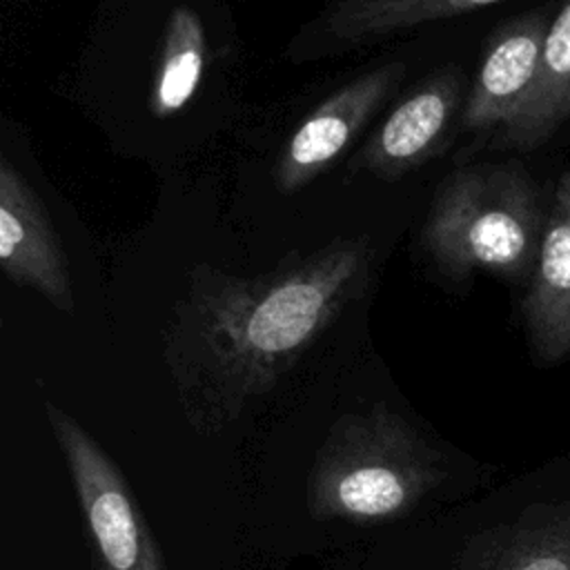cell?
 Masks as SVG:
<instances>
[{"instance_id":"6da1fadb","label":"cell","mask_w":570,"mask_h":570,"mask_svg":"<svg viewBox=\"0 0 570 570\" xmlns=\"http://www.w3.org/2000/svg\"><path fill=\"white\" fill-rule=\"evenodd\" d=\"M370 263L361 236L334 238L256 276L194 265L163 347L187 423L203 434L220 432L272 392L365 292Z\"/></svg>"},{"instance_id":"30bf717a","label":"cell","mask_w":570,"mask_h":570,"mask_svg":"<svg viewBox=\"0 0 570 570\" xmlns=\"http://www.w3.org/2000/svg\"><path fill=\"white\" fill-rule=\"evenodd\" d=\"M452 570H570V499L474 534Z\"/></svg>"},{"instance_id":"7a4b0ae2","label":"cell","mask_w":570,"mask_h":570,"mask_svg":"<svg viewBox=\"0 0 570 570\" xmlns=\"http://www.w3.org/2000/svg\"><path fill=\"white\" fill-rule=\"evenodd\" d=\"M443 479V454L399 412L376 403L332 423L307 476V512L354 525L396 521Z\"/></svg>"},{"instance_id":"7c38bea8","label":"cell","mask_w":570,"mask_h":570,"mask_svg":"<svg viewBox=\"0 0 570 570\" xmlns=\"http://www.w3.org/2000/svg\"><path fill=\"white\" fill-rule=\"evenodd\" d=\"M497 0H343L318 18L323 33L343 45H363L428 22L454 20L497 7Z\"/></svg>"},{"instance_id":"8fae6325","label":"cell","mask_w":570,"mask_h":570,"mask_svg":"<svg viewBox=\"0 0 570 570\" xmlns=\"http://www.w3.org/2000/svg\"><path fill=\"white\" fill-rule=\"evenodd\" d=\"M570 120V4L550 22L534 85L512 118L494 136L497 147L534 149Z\"/></svg>"},{"instance_id":"ba28073f","label":"cell","mask_w":570,"mask_h":570,"mask_svg":"<svg viewBox=\"0 0 570 570\" xmlns=\"http://www.w3.org/2000/svg\"><path fill=\"white\" fill-rule=\"evenodd\" d=\"M550 22L537 9L492 33L459 118L463 131L499 136L512 122L534 85Z\"/></svg>"},{"instance_id":"4fadbf2b","label":"cell","mask_w":570,"mask_h":570,"mask_svg":"<svg viewBox=\"0 0 570 570\" xmlns=\"http://www.w3.org/2000/svg\"><path fill=\"white\" fill-rule=\"evenodd\" d=\"M205 56L207 42L200 16L191 7H174L163 31L160 58L149 91L151 116L169 118L185 109L200 85Z\"/></svg>"},{"instance_id":"3957f363","label":"cell","mask_w":570,"mask_h":570,"mask_svg":"<svg viewBox=\"0 0 570 570\" xmlns=\"http://www.w3.org/2000/svg\"><path fill=\"white\" fill-rule=\"evenodd\" d=\"M546 216L523 167L468 165L439 185L421 243L445 276L492 272L523 278L537 265Z\"/></svg>"},{"instance_id":"5b68a950","label":"cell","mask_w":570,"mask_h":570,"mask_svg":"<svg viewBox=\"0 0 570 570\" xmlns=\"http://www.w3.org/2000/svg\"><path fill=\"white\" fill-rule=\"evenodd\" d=\"M405 71V62H385L345 82L316 105L278 154L276 189L292 194L318 178L399 89Z\"/></svg>"},{"instance_id":"52a82bcc","label":"cell","mask_w":570,"mask_h":570,"mask_svg":"<svg viewBox=\"0 0 570 570\" xmlns=\"http://www.w3.org/2000/svg\"><path fill=\"white\" fill-rule=\"evenodd\" d=\"M0 265L16 287L36 289L58 312L73 314V281L60 238L40 196L7 156H0Z\"/></svg>"},{"instance_id":"9c48e42d","label":"cell","mask_w":570,"mask_h":570,"mask_svg":"<svg viewBox=\"0 0 570 570\" xmlns=\"http://www.w3.org/2000/svg\"><path fill=\"white\" fill-rule=\"evenodd\" d=\"M521 314L539 363L570 356V169L557 180Z\"/></svg>"},{"instance_id":"8992f818","label":"cell","mask_w":570,"mask_h":570,"mask_svg":"<svg viewBox=\"0 0 570 570\" xmlns=\"http://www.w3.org/2000/svg\"><path fill=\"white\" fill-rule=\"evenodd\" d=\"M463 91L465 76L456 65L425 76L372 131L350 167L381 180L419 169L448 145L452 120L465 105Z\"/></svg>"},{"instance_id":"277c9868","label":"cell","mask_w":570,"mask_h":570,"mask_svg":"<svg viewBox=\"0 0 570 570\" xmlns=\"http://www.w3.org/2000/svg\"><path fill=\"white\" fill-rule=\"evenodd\" d=\"M42 407L80 503L91 568L167 570L147 517L116 461L56 401H45Z\"/></svg>"}]
</instances>
